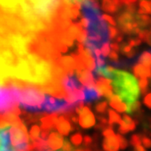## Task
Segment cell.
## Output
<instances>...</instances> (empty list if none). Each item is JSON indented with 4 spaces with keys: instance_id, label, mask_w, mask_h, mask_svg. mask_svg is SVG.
<instances>
[{
    "instance_id": "cell-1",
    "label": "cell",
    "mask_w": 151,
    "mask_h": 151,
    "mask_svg": "<svg viewBox=\"0 0 151 151\" xmlns=\"http://www.w3.org/2000/svg\"><path fill=\"white\" fill-rule=\"evenodd\" d=\"M110 80L115 94L125 102L127 107L139 100L140 93L139 82L132 74L114 68Z\"/></svg>"
},
{
    "instance_id": "cell-2",
    "label": "cell",
    "mask_w": 151,
    "mask_h": 151,
    "mask_svg": "<svg viewBox=\"0 0 151 151\" xmlns=\"http://www.w3.org/2000/svg\"><path fill=\"white\" fill-rule=\"evenodd\" d=\"M20 94L19 105L22 109L33 113H40L45 100L44 91L36 86L19 81Z\"/></svg>"
},
{
    "instance_id": "cell-3",
    "label": "cell",
    "mask_w": 151,
    "mask_h": 151,
    "mask_svg": "<svg viewBox=\"0 0 151 151\" xmlns=\"http://www.w3.org/2000/svg\"><path fill=\"white\" fill-rule=\"evenodd\" d=\"M20 94L19 82L14 80L0 81V116L13 112L18 108Z\"/></svg>"
},
{
    "instance_id": "cell-4",
    "label": "cell",
    "mask_w": 151,
    "mask_h": 151,
    "mask_svg": "<svg viewBox=\"0 0 151 151\" xmlns=\"http://www.w3.org/2000/svg\"><path fill=\"white\" fill-rule=\"evenodd\" d=\"M83 103H70L65 98H60L50 96L47 93L45 94V100L41 105L40 112L52 114H67L72 113Z\"/></svg>"
},
{
    "instance_id": "cell-5",
    "label": "cell",
    "mask_w": 151,
    "mask_h": 151,
    "mask_svg": "<svg viewBox=\"0 0 151 151\" xmlns=\"http://www.w3.org/2000/svg\"><path fill=\"white\" fill-rule=\"evenodd\" d=\"M76 113L78 114V123L83 129H90L95 125L96 120L94 114L87 106L81 104L76 108Z\"/></svg>"
},
{
    "instance_id": "cell-6",
    "label": "cell",
    "mask_w": 151,
    "mask_h": 151,
    "mask_svg": "<svg viewBox=\"0 0 151 151\" xmlns=\"http://www.w3.org/2000/svg\"><path fill=\"white\" fill-rule=\"evenodd\" d=\"M60 83H61V86L63 87L64 91L66 93V96L74 92L76 90H83L84 89V86L78 80L75 72L70 73V74H66L61 79Z\"/></svg>"
},
{
    "instance_id": "cell-7",
    "label": "cell",
    "mask_w": 151,
    "mask_h": 151,
    "mask_svg": "<svg viewBox=\"0 0 151 151\" xmlns=\"http://www.w3.org/2000/svg\"><path fill=\"white\" fill-rule=\"evenodd\" d=\"M96 80V88L102 97H104L107 100L113 95L112 81L108 78L98 76L95 78Z\"/></svg>"
},
{
    "instance_id": "cell-8",
    "label": "cell",
    "mask_w": 151,
    "mask_h": 151,
    "mask_svg": "<svg viewBox=\"0 0 151 151\" xmlns=\"http://www.w3.org/2000/svg\"><path fill=\"white\" fill-rule=\"evenodd\" d=\"M76 76L84 87L96 86V80L92 71L87 69H82L75 71Z\"/></svg>"
},
{
    "instance_id": "cell-9",
    "label": "cell",
    "mask_w": 151,
    "mask_h": 151,
    "mask_svg": "<svg viewBox=\"0 0 151 151\" xmlns=\"http://www.w3.org/2000/svg\"><path fill=\"white\" fill-rule=\"evenodd\" d=\"M55 128L57 129L60 134L61 135H68L74 129L72 122L68 114H64L58 118V121H57Z\"/></svg>"
},
{
    "instance_id": "cell-10",
    "label": "cell",
    "mask_w": 151,
    "mask_h": 151,
    "mask_svg": "<svg viewBox=\"0 0 151 151\" xmlns=\"http://www.w3.org/2000/svg\"><path fill=\"white\" fill-rule=\"evenodd\" d=\"M138 124V122L133 119L127 114H124L123 116L122 123L119 127V133L120 134H126L129 132L134 131L136 129V126Z\"/></svg>"
},
{
    "instance_id": "cell-11",
    "label": "cell",
    "mask_w": 151,
    "mask_h": 151,
    "mask_svg": "<svg viewBox=\"0 0 151 151\" xmlns=\"http://www.w3.org/2000/svg\"><path fill=\"white\" fill-rule=\"evenodd\" d=\"M63 143H64V138L62 137V135L56 132L50 133L47 139V144L50 150H58L60 148H62Z\"/></svg>"
},
{
    "instance_id": "cell-12",
    "label": "cell",
    "mask_w": 151,
    "mask_h": 151,
    "mask_svg": "<svg viewBox=\"0 0 151 151\" xmlns=\"http://www.w3.org/2000/svg\"><path fill=\"white\" fill-rule=\"evenodd\" d=\"M103 149L104 151H119L120 147L117 134H113L104 136V139L103 141Z\"/></svg>"
},
{
    "instance_id": "cell-13",
    "label": "cell",
    "mask_w": 151,
    "mask_h": 151,
    "mask_svg": "<svg viewBox=\"0 0 151 151\" xmlns=\"http://www.w3.org/2000/svg\"><path fill=\"white\" fill-rule=\"evenodd\" d=\"M132 70L138 79H149L151 80V70L139 63H136L132 67Z\"/></svg>"
},
{
    "instance_id": "cell-14",
    "label": "cell",
    "mask_w": 151,
    "mask_h": 151,
    "mask_svg": "<svg viewBox=\"0 0 151 151\" xmlns=\"http://www.w3.org/2000/svg\"><path fill=\"white\" fill-rule=\"evenodd\" d=\"M58 121L57 114H49L43 117L40 119V124L43 130L50 131L55 127H56V124Z\"/></svg>"
},
{
    "instance_id": "cell-15",
    "label": "cell",
    "mask_w": 151,
    "mask_h": 151,
    "mask_svg": "<svg viewBox=\"0 0 151 151\" xmlns=\"http://www.w3.org/2000/svg\"><path fill=\"white\" fill-rule=\"evenodd\" d=\"M83 93H84V102L86 103H91L94 101H97L101 98V94L97 91L96 86H92V87H84L83 89Z\"/></svg>"
},
{
    "instance_id": "cell-16",
    "label": "cell",
    "mask_w": 151,
    "mask_h": 151,
    "mask_svg": "<svg viewBox=\"0 0 151 151\" xmlns=\"http://www.w3.org/2000/svg\"><path fill=\"white\" fill-rule=\"evenodd\" d=\"M108 101L109 105L113 108H114L115 110L119 112V113H124V112L127 111L126 103H124L118 95L113 94L112 97H110L109 99H108Z\"/></svg>"
},
{
    "instance_id": "cell-17",
    "label": "cell",
    "mask_w": 151,
    "mask_h": 151,
    "mask_svg": "<svg viewBox=\"0 0 151 151\" xmlns=\"http://www.w3.org/2000/svg\"><path fill=\"white\" fill-rule=\"evenodd\" d=\"M108 124L110 127H113V125L119 124L120 125L122 123V119L120 115L118 114L116 112H114L112 109L108 110Z\"/></svg>"
},
{
    "instance_id": "cell-18",
    "label": "cell",
    "mask_w": 151,
    "mask_h": 151,
    "mask_svg": "<svg viewBox=\"0 0 151 151\" xmlns=\"http://www.w3.org/2000/svg\"><path fill=\"white\" fill-rule=\"evenodd\" d=\"M137 63H139L141 65H145L146 67L150 68L151 70V53L148 51H145L138 57Z\"/></svg>"
},
{
    "instance_id": "cell-19",
    "label": "cell",
    "mask_w": 151,
    "mask_h": 151,
    "mask_svg": "<svg viewBox=\"0 0 151 151\" xmlns=\"http://www.w3.org/2000/svg\"><path fill=\"white\" fill-rule=\"evenodd\" d=\"M108 103L106 101H100L96 104L95 106V111L98 114L97 117H104L108 114Z\"/></svg>"
},
{
    "instance_id": "cell-20",
    "label": "cell",
    "mask_w": 151,
    "mask_h": 151,
    "mask_svg": "<svg viewBox=\"0 0 151 151\" xmlns=\"http://www.w3.org/2000/svg\"><path fill=\"white\" fill-rule=\"evenodd\" d=\"M139 86L141 93L146 95L150 89V80L149 79H139Z\"/></svg>"
},
{
    "instance_id": "cell-21",
    "label": "cell",
    "mask_w": 151,
    "mask_h": 151,
    "mask_svg": "<svg viewBox=\"0 0 151 151\" xmlns=\"http://www.w3.org/2000/svg\"><path fill=\"white\" fill-rule=\"evenodd\" d=\"M40 137V128L38 125H33L29 130V139L30 141L36 140Z\"/></svg>"
},
{
    "instance_id": "cell-22",
    "label": "cell",
    "mask_w": 151,
    "mask_h": 151,
    "mask_svg": "<svg viewBox=\"0 0 151 151\" xmlns=\"http://www.w3.org/2000/svg\"><path fill=\"white\" fill-rule=\"evenodd\" d=\"M140 134V139H141V145L144 146L145 149H151V138L150 136L143 133L139 134Z\"/></svg>"
},
{
    "instance_id": "cell-23",
    "label": "cell",
    "mask_w": 151,
    "mask_h": 151,
    "mask_svg": "<svg viewBox=\"0 0 151 151\" xmlns=\"http://www.w3.org/2000/svg\"><path fill=\"white\" fill-rule=\"evenodd\" d=\"M82 141H83V137L81 136V134H76L70 137V142L76 146L80 145Z\"/></svg>"
},
{
    "instance_id": "cell-24",
    "label": "cell",
    "mask_w": 151,
    "mask_h": 151,
    "mask_svg": "<svg viewBox=\"0 0 151 151\" xmlns=\"http://www.w3.org/2000/svg\"><path fill=\"white\" fill-rule=\"evenodd\" d=\"M117 137H118V139H119V147H120V149L121 150H125V149H127L128 148V146H129V142L127 141V139L124 138V136H122V134H117Z\"/></svg>"
},
{
    "instance_id": "cell-25",
    "label": "cell",
    "mask_w": 151,
    "mask_h": 151,
    "mask_svg": "<svg viewBox=\"0 0 151 151\" xmlns=\"http://www.w3.org/2000/svg\"><path fill=\"white\" fill-rule=\"evenodd\" d=\"M130 145L132 147L141 145V139H140V134H134L132 135L131 139H130Z\"/></svg>"
},
{
    "instance_id": "cell-26",
    "label": "cell",
    "mask_w": 151,
    "mask_h": 151,
    "mask_svg": "<svg viewBox=\"0 0 151 151\" xmlns=\"http://www.w3.org/2000/svg\"><path fill=\"white\" fill-rule=\"evenodd\" d=\"M144 104L148 108L151 109V92H148L144 98Z\"/></svg>"
},
{
    "instance_id": "cell-27",
    "label": "cell",
    "mask_w": 151,
    "mask_h": 151,
    "mask_svg": "<svg viewBox=\"0 0 151 151\" xmlns=\"http://www.w3.org/2000/svg\"><path fill=\"white\" fill-rule=\"evenodd\" d=\"M133 151H147L146 149L142 145H139L133 147Z\"/></svg>"
},
{
    "instance_id": "cell-28",
    "label": "cell",
    "mask_w": 151,
    "mask_h": 151,
    "mask_svg": "<svg viewBox=\"0 0 151 151\" xmlns=\"http://www.w3.org/2000/svg\"><path fill=\"white\" fill-rule=\"evenodd\" d=\"M5 151H15L14 150H13V149H9V150H7Z\"/></svg>"
},
{
    "instance_id": "cell-29",
    "label": "cell",
    "mask_w": 151,
    "mask_h": 151,
    "mask_svg": "<svg viewBox=\"0 0 151 151\" xmlns=\"http://www.w3.org/2000/svg\"><path fill=\"white\" fill-rule=\"evenodd\" d=\"M149 51H150V53H151V49H150V50H149Z\"/></svg>"
}]
</instances>
